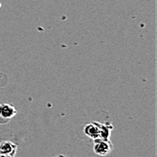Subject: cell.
Masks as SVG:
<instances>
[{
	"label": "cell",
	"mask_w": 157,
	"mask_h": 157,
	"mask_svg": "<svg viewBox=\"0 0 157 157\" xmlns=\"http://www.w3.org/2000/svg\"><path fill=\"white\" fill-rule=\"evenodd\" d=\"M17 111L10 104H0V124L9 122L16 115Z\"/></svg>",
	"instance_id": "obj_1"
},
{
	"label": "cell",
	"mask_w": 157,
	"mask_h": 157,
	"mask_svg": "<svg viewBox=\"0 0 157 157\" xmlns=\"http://www.w3.org/2000/svg\"><path fill=\"white\" fill-rule=\"evenodd\" d=\"M112 150V144L109 140L105 139H96L94 140V152L100 155V156H105L108 155Z\"/></svg>",
	"instance_id": "obj_2"
},
{
	"label": "cell",
	"mask_w": 157,
	"mask_h": 157,
	"mask_svg": "<svg viewBox=\"0 0 157 157\" xmlns=\"http://www.w3.org/2000/svg\"><path fill=\"white\" fill-rule=\"evenodd\" d=\"M101 127L102 125L98 123H90L88 124L87 126L84 127V133L86 136H88L92 140H96L100 138V134H101Z\"/></svg>",
	"instance_id": "obj_3"
},
{
	"label": "cell",
	"mask_w": 157,
	"mask_h": 157,
	"mask_svg": "<svg viewBox=\"0 0 157 157\" xmlns=\"http://www.w3.org/2000/svg\"><path fill=\"white\" fill-rule=\"evenodd\" d=\"M17 151V145L15 143L8 140H4L0 143V155H7L15 157Z\"/></svg>",
	"instance_id": "obj_4"
},
{
	"label": "cell",
	"mask_w": 157,
	"mask_h": 157,
	"mask_svg": "<svg viewBox=\"0 0 157 157\" xmlns=\"http://www.w3.org/2000/svg\"><path fill=\"white\" fill-rule=\"evenodd\" d=\"M0 157H13V156L7 155H0Z\"/></svg>",
	"instance_id": "obj_5"
},
{
	"label": "cell",
	"mask_w": 157,
	"mask_h": 157,
	"mask_svg": "<svg viewBox=\"0 0 157 157\" xmlns=\"http://www.w3.org/2000/svg\"><path fill=\"white\" fill-rule=\"evenodd\" d=\"M53 157H67V156H65V155H55V156H53Z\"/></svg>",
	"instance_id": "obj_6"
}]
</instances>
